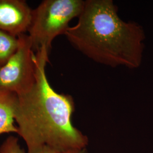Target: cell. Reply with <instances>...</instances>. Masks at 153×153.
I'll list each match as a JSON object with an SVG mask.
<instances>
[{
  "label": "cell",
  "instance_id": "obj_1",
  "mask_svg": "<svg viewBox=\"0 0 153 153\" xmlns=\"http://www.w3.org/2000/svg\"><path fill=\"white\" fill-rule=\"evenodd\" d=\"M49 54L35 53V81L17 95L14 119L17 133L24 140L27 153H38L45 146L60 150L86 148V136L71 123L75 105L72 97L55 91L45 74Z\"/></svg>",
  "mask_w": 153,
  "mask_h": 153
},
{
  "label": "cell",
  "instance_id": "obj_2",
  "mask_svg": "<svg viewBox=\"0 0 153 153\" xmlns=\"http://www.w3.org/2000/svg\"><path fill=\"white\" fill-rule=\"evenodd\" d=\"M112 0H86L76 25L65 33L71 44L91 60L113 68H138L145 33L136 23L122 20Z\"/></svg>",
  "mask_w": 153,
  "mask_h": 153
},
{
  "label": "cell",
  "instance_id": "obj_3",
  "mask_svg": "<svg viewBox=\"0 0 153 153\" xmlns=\"http://www.w3.org/2000/svg\"><path fill=\"white\" fill-rule=\"evenodd\" d=\"M84 4L82 0H45L33 10L28 35L34 52L44 49L50 53L52 41L65 35L70 22L81 14Z\"/></svg>",
  "mask_w": 153,
  "mask_h": 153
},
{
  "label": "cell",
  "instance_id": "obj_4",
  "mask_svg": "<svg viewBox=\"0 0 153 153\" xmlns=\"http://www.w3.org/2000/svg\"><path fill=\"white\" fill-rule=\"evenodd\" d=\"M16 51L0 66V91L21 94L32 87L35 81V52L28 35L17 36Z\"/></svg>",
  "mask_w": 153,
  "mask_h": 153
},
{
  "label": "cell",
  "instance_id": "obj_5",
  "mask_svg": "<svg viewBox=\"0 0 153 153\" xmlns=\"http://www.w3.org/2000/svg\"><path fill=\"white\" fill-rule=\"evenodd\" d=\"M33 10L25 1L0 0V30L15 36L28 31Z\"/></svg>",
  "mask_w": 153,
  "mask_h": 153
},
{
  "label": "cell",
  "instance_id": "obj_6",
  "mask_svg": "<svg viewBox=\"0 0 153 153\" xmlns=\"http://www.w3.org/2000/svg\"><path fill=\"white\" fill-rule=\"evenodd\" d=\"M16 100V94L0 91V135L18 132L14 119Z\"/></svg>",
  "mask_w": 153,
  "mask_h": 153
},
{
  "label": "cell",
  "instance_id": "obj_7",
  "mask_svg": "<svg viewBox=\"0 0 153 153\" xmlns=\"http://www.w3.org/2000/svg\"><path fill=\"white\" fill-rule=\"evenodd\" d=\"M18 46V38L0 30V66L13 55Z\"/></svg>",
  "mask_w": 153,
  "mask_h": 153
},
{
  "label": "cell",
  "instance_id": "obj_8",
  "mask_svg": "<svg viewBox=\"0 0 153 153\" xmlns=\"http://www.w3.org/2000/svg\"><path fill=\"white\" fill-rule=\"evenodd\" d=\"M0 153H26L22 149L19 142L18 138L10 136L0 146Z\"/></svg>",
  "mask_w": 153,
  "mask_h": 153
},
{
  "label": "cell",
  "instance_id": "obj_9",
  "mask_svg": "<svg viewBox=\"0 0 153 153\" xmlns=\"http://www.w3.org/2000/svg\"><path fill=\"white\" fill-rule=\"evenodd\" d=\"M38 153H88L86 148L85 149H73L66 150H60L53 148L45 146L40 150Z\"/></svg>",
  "mask_w": 153,
  "mask_h": 153
}]
</instances>
